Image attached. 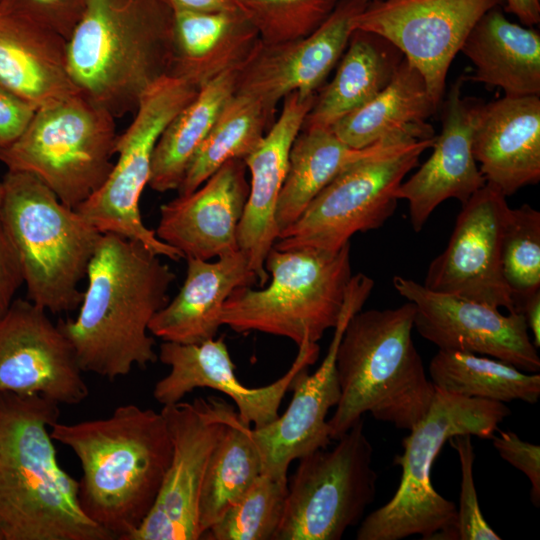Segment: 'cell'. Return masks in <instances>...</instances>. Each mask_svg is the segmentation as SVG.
Here are the masks:
<instances>
[{"instance_id": "1", "label": "cell", "mask_w": 540, "mask_h": 540, "mask_svg": "<svg viewBox=\"0 0 540 540\" xmlns=\"http://www.w3.org/2000/svg\"><path fill=\"white\" fill-rule=\"evenodd\" d=\"M75 318L57 322L83 372L113 381L158 360L149 324L176 275L139 242L102 233Z\"/></svg>"}, {"instance_id": "2", "label": "cell", "mask_w": 540, "mask_h": 540, "mask_svg": "<svg viewBox=\"0 0 540 540\" xmlns=\"http://www.w3.org/2000/svg\"><path fill=\"white\" fill-rule=\"evenodd\" d=\"M50 433L79 460L78 499L85 515L113 540H127L152 509L170 464L172 443L162 413L125 404L105 418L57 421Z\"/></svg>"}, {"instance_id": "3", "label": "cell", "mask_w": 540, "mask_h": 540, "mask_svg": "<svg viewBox=\"0 0 540 540\" xmlns=\"http://www.w3.org/2000/svg\"><path fill=\"white\" fill-rule=\"evenodd\" d=\"M60 405L0 394V534L3 540H113L89 519L78 481L59 464L50 429Z\"/></svg>"}, {"instance_id": "4", "label": "cell", "mask_w": 540, "mask_h": 540, "mask_svg": "<svg viewBox=\"0 0 540 540\" xmlns=\"http://www.w3.org/2000/svg\"><path fill=\"white\" fill-rule=\"evenodd\" d=\"M173 19L161 0H86L67 40L79 93L115 119L135 113L145 92L169 75Z\"/></svg>"}, {"instance_id": "5", "label": "cell", "mask_w": 540, "mask_h": 540, "mask_svg": "<svg viewBox=\"0 0 540 540\" xmlns=\"http://www.w3.org/2000/svg\"><path fill=\"white\" fill-rule=\"evenodd\" d=\"M414 305L360 310L348 321L336 353L340 398L327 421L331 440L363 414L405 430L428 412L435 386L413 339Z\"/></svg>"}, {"instance_id": "6", "label": "cell", "mask_w": 540, "mask_h": 540, "mask_svg": "<svg viewBox=\"0 0 540 540\" xmlns=\"http://www.w3.org/2000/svg\"><path fill=\"white\" fill-rule=\"evenodd\" d=\"M435 389L428 412L403 438V452L394 459L401 468L395 494L360 522L357 540H400L412 535L454 540L457 508L432 485L434 460L455 435L492 438L511 411L503 402Z\"/></svg>"}, {"instance_id": "7", "label": "cell", "mask_w": 540, "mask_h": 540, "mask_svg": "<svg viewBox=\"0 0 540 540\" xmlns=\"http://www.w3.org/2000/svg\"><path fill=\"white\" fill-rule=\"evenodd\" d=\"M0 220L19 255L27 299L47 312L79 307L101 234L35 175L7 171Z\"/></svg>"}, {"instance_id": "8", "label": "cell", "mask_w": 540, "mask_h": 540, "mask_svg": "<svg viewBox=\"0 0 540 540\" xmlns=\"http://www.w3.org/2000/svg\"><path fill=\"white\" fill-rule=\"evenodd\" d=\"M351 245L331 252L313 248L270 250L269 284L237 288L220 322L237 333L258 331L288 338L298 347L317 343L341 315L352 277Z\"/></svg>"}, {"instance_id": "9", "label": "cell", "mask_w": 540, "mask_h": 540, "mask_svg": "<svg viewBox=\"0 0 540 540\" xmlns=\"http://www.w3.org/2000/svg\"><path fill=\"white\" fill-rule=\"evenodd\" d=\"M118 135L115 118L78 92L36 109L22 134L0 145V162L35 175L75 209L108 178Z\"/></svg>"}, {"instance_id": "10", "label": "cell", "mask_w": 540, "mask_h": 540, "mask_svg": "<svg viewBox=\"0 0 540 540\" xmlns=\"http://www.w3.org/2000/svg\"><path fill=\"white\" fill-rule=\"evenodd\" d=\"M198 90L182 78L166 75L142 96L132 122L118 135L117 160L108 178L75 208L100 233H113L139 242L173 261L183 258L144 224L140 199L150 180L153 153L162 132Z\"/></svg>"}, {"instance_id": "11", "label": "cell", "mask_w": 540, "mask_h": 540, "mask_svg": "<svg viewBox=\"0 0 540 540\" xmlns=\"http://www.w3.org/2000/svg\"><path fill=\"white\" fill-rule=\"evenodd\" d=\"M335 441L298 459L274 540H339L362 521L377 490L363 419Z\"/></svg>"}, {"instance_id": "12", "label": "cell", "mask_w": 540, "mask_h": 540, "mask_svg": "<svg viewBox=\"0 0 540 540\" xmlns=\"http://www.w3.org/2000/svg\"><path fill=\"white\" fill-rule=\"evenodd\" d=\"M434 139L401 145L347 167L279 233L273 247L335 252L354 234L380 228L396 209V189Z\"/></svg>"}, {"instance_id": "13", "label": "cell", "mask_w": 540, "mask_h": 540, "mask_svg": "<svg viewBox=\"0 0 540 540\" xmlns=\"http://www.w3.org/2000/svg\"><path fill=\"white\" fill-rule=\"evenodd\" d=\"M172 456L155 503L127 540H200L199 501L210 458L238 415L220 396L165 405Z\"/></svg>"}, {"instance_id": "14", "label": "cell", "mask_w": 540, "mask_h": 540, "mask_svg": "<svg viewBox=\"0 0 540 540\" xmlns=\"http://www.w3.org/2000/svg\"><path fill=\"white\" fill-rule=\"evenodd\" d=\"M504 0H371L354 30L379 34L422 74L439 108L451 63L477 21Z\"/></svg>"}, {"instance_id": "15", "label": "cell", "mask_w": 540, "mask_h": 540, "mask_svg": "<svg viewBox=\"0 0 540 540\" xmlns=\"http://www.w3.org/2000/svg\"><path fill=\"white\" fill-rule=\"evenodd\" d=\"M395 290L414 305V328L440 350L486 355L538 373L540 357L521 313L502 314L489 305L436 292L403 276Z\"/></svg>"}, {"instance_id": "16", "label": "cell", "mask_w": 540, "mask_h": 540, "mask_svg": "<svg viewBox=\"0 0 540 540\" xmlns=\"http://www.w3.org/2000/svg\"><path fill=\"white\" fill-rule=\"evenodd\" d=\"M373 287V279L363 273L351 277L341 315L322 363L312 374L305 367L296 375L291 388L292 399L282 415L264 427L252 428L262 459V473L286 477L293 460L329 446L331 438L326 416L340 398L337 348L348 321L362 310Z\"/></svg>"}, {"instance_id": "17", "label": "cell", "mask_w": 540, "mask_h": 540, "mask_svg": "<svg viewBox=\"0 0 540 540\" xmlns=\"http://www.w3.org/2000/svg\"><path fill=\"white\" fill-rule=\"evenodd\" d=\"M506 196L485 184L462 205L445 250L434 258L423 285L433 291L515 311L501 266Z\"/></svg>"}, {"instance_id": "18", "label": "cell", "mask_w": 540, "mask_h": 540, "mask_svg": "<svg viewBox=\"0 0 540 540\" xmlns=\"http://www.w3.org/2000/svg\"><path fill=\"white\" fill-rule=\"evenodd\" d=\"M74 349L41 306L16 298L0 318V394L39 395L59 405L86 400Z\"/></svg>"}, {"instance_id": "19", "label": "cell", "mask_w": 540, "mask_h": 540, "mask_svg": "<svg viewBox=\"0 0 540 540\" xmlns=\"http://www.w3.org/2000/svg\"><path fill=\"white\" fill-rule=\"evenodd\" d=\"M371 0H341L328 18L307 36L284 42L261 39L236 72L235 93L259 101L274 118L288 94H316L340 61L354 21Z\"/></svg>"}, {"instance_id": "20", "label": "cell", "mask_w": 540, "mask_h": 540, "mask_svg": "<svg viewBox=\"0 0 540 540\" xmlns=\"http://www.w3.org/2000/svg\"><path fill=\"white\" fill-rule=\"evenodd\" d=\"M289 370L275 382L262 387H247L235 375V365L224 337L196 344L163 341L158 359L169 372L153 388L155 400L165 405L175 404L197 388H210L227 395L240 420L254 428L264 427L279 416L282 400L292 388L296 375L316 362L317 343H304Z\"/></svg>"}, {"instance_id": "21", "label": "cell", "mask_w": 540, "mask_h": 540, "mask_svg": "<svg viewBox=\"0 0 540 540\" xmlns=\"http://www.w3.org/2000/svg\"><path fill=\"white\" fill-rule=\"evenodd\" d=\"M247 172L244 159H231L193 192L162 204L157 237L184 259L211 260L238 251V227L249 194Z\"/></svg>"}, {"instance_id": "22", "label": "cell", "mask_w": 540, "mask_h": 540, "mask_svg": "<svg viewBox=\"0 0 540 540\" xmlns=\"http://www.w3.org/2000/svg\"><path fill=\"white\" fill-rule=\"evenodd\" d=\"M316 96L317 93L307 97L298 92L288 94L283 99L278 119L244 158L250 174L249 194L237 241L261 287L269 281L265 261L279 236L276 207L288 170L290 150Z\"/></svg>"}, {"instance_id": "23", "label": "cell", "mask_w": 540, "mask_h": 540, "mask_svg": "<svg viewBox=\"0 0 540 540\" xmlns=\"http://www.w3.org/2000/svg\"><path fill=\"white\" fill-rule=\"evenodd\" d=\"M460 77L442 101V130L435 136L430 157L395 191L408 202L415 232L421 231L433 211L447 199L463 205L485 184L472 150L475 102L462 96Z\"/></svg>"}, {"instance_id": "24", "label": "cell", "mask_w": 540, "mask_h": 540, "mask_svg": "<svg viewBox=\"0 0 540 540\" xmlns=\"http://www.w3.org/2000/svg\"><path fill=\"white\" fill-rule=\"evenodd\" d=\"M472 150L487 184L510 196L540 181V98L475 103Z\"/></svg>"}, {"instance_id": "25", "label": "cell", "mask_w": 540, "mask_h": 540, "mask_svg": "<svg viewBox=\"0 0 540 540\" xmlns=\"http://www.w3.org/2000/svg\"><path fill=\"white\" fill-rule=\"evenodd\" d=\"M186 277L176 296L152 318L149 332L162 341L196 344L215 338L222 307L234 290L258 282L238 250L215 261L187 257Z\"/></svg>"}, {"instance_id": "26", "label": "cell", "mask_w": 540, "mask_h": 540, "mask_svg": "<svg viewBox=\"0 0 540 540\" xmlns=\"http://www.w3.org/2000/svg\"><path fill=\"white\" fill-rule=\"evenodd\" d=\"M0 86L36 109L78 93L68 69L67 40L0 10Z\"/></svg>"}, {"instance_id": "27", "label": "cell", "mask_w": 540, "mask_h": 540, "mask_svg": "<svg viewBox=\"0 0 540 540\" xmlns=\"http://www.w3.org/2000/svg\"><path fill=\"white\" fill-rule=\"evenodd\" d=\"M437 109L422 74L404 57L391 82L378 95L330 129L356 149L383 141L429 140L436 135L427 120Z\"/></svg>"}, {"instance_id": "28", "label": "cell", "mask_w": 540, "mask_h": 540, "mask_svg": "<svg viewBox=\"0 0 540 540\" xmlns=\"http://www.w3.org/2000/svg\"><path fill=\"white\" fill-rule=\"evenodd\" d=\"M259 40L256 28L238 9L174 12L169 75L199 89L222 73L238 69Z\"/></svg>"}, {"instance_id": "29", "label": "cell", "mask_w": 540, "mask_h": 540, "mask_svg": "<svg viewBox=\"0 0 540 540\" xmlns=\"http://www.w3.org/2000/svg\"><path fill=\"white\" fill-rule=\"evenodd\" d=\"M460 52L475 67L464 79L500 88L504 96L540 95V34L509 21L499 6L477 21Z\"/></svg>"}, {"instance_id": "30", "label": "cell", "mask_w": 540, "mask_h": 540, "mask_svg": "<svg viewBox=\"0 0 540 540\" xmlns=\"http://www.w3.org/2000/svg\"><path fill=\"white\" fill-rule=\"evenodd\" d=\"M404 55L383 36L354 30L337 71L316 96L302 129H330L378 95L393 79Z\"/></svg>"}, {"instance_id": "31", "label": "cell", "mask_w": 540, "mask_h": 540, "mask_svg": "<svg viewBox=\"0 0 540 540\" xmlns=\"http://www.w3.org/2000/svg\"><path fill=\"white\" fill-rule=\"evenodd\" d=\"M408 143L412 142L383 141L356 149L343 143L331 129H301L292 144L287 174L278 197L279 233L293 224L317 194L347 167Z\"/></svg>"}, {"instance_id": "32", "label": "cell", "mask_w": 540, "mask_h": 540, "mask_svg": "<svg viewBox=\"0 0 540 540\" xmlns=\"http://www.w3.org/2000/svg\"><path fill=\"white\" fill-rule=\"evenodd\" d=\"M236 72L226 71L202 85L166 126L153 153L148 183L152 190L178 189L190 161L235 93Z\"/></svg>"}, {"instance_id": "33", "label": "cell", "mask_w": 540, "mask_h": 540, "mask_svg": "<svg viewBox=\"0 0 540 540\" xmlns=\"http://www.w3.org/2000/svg\"><path fill=\"white\" fill-rule=\"evenodd\" d=\"M433 385L467 398L534 404L540 397V375L498 359L473 353L438 350L429 363Z\"/></svg>"}, {"instance_id": "34", "label": "cell", "mask_w": 540, "mask_h": 540, "mask_svg": "<svg viewBox=\"0 0 540 540\" xmlns=\"http://www.w3.org/2000/svg\"><path fill=\"white\" fill-rule=\"evenodd\" d=\"M273 120L259 101L234 93L190 161L177 189L178 195L196 190L227 161L244 159L263 138Z\"/></svg>"}, {"instance_id": "35", "label": "cell", "mask_w": 540, "mask_h": 540, "mask_svg": "<svg viewBox=\"0 0 540 540\" xmlns=\"http://www.w3.org/2000/svg\"><path fill=\"white\" fill-rule=\"evenodd\" d=\"M262 473L252 428L237 415L227 426L207 467L199 501L201 538Z\"/></svg>"}, {"instance_id": "36", "label": "cell", "mask_w": 540, "mask_h": 540, "mask_svg": "<svg viewBox=\"0 0 540 540\" xmlns=\"http://www.w3.org/2000/svg\"><path fill=\"white\" fill-rule=\"evenodd\" d=\"M288 490V478L267 473L202 535L204 540H274Z\"/></svg>"}, {"instance_id": "37", "label": "cell", "mask_w": 540, "mask_h": 540, "mask_svg": "<svg viewBox=\"0 0 540 540\" xmlns=\"http://www.w3.org/2000/svg\"><path fill=\"white\" fill-rule=\"evenodd\" d=\"M501 266L517 312L525 299L540 290V212L529 204L509 208Z\"/></svg>"}, {"instance_id": "38", "label": "cell", "mask_w": 540, "mask_h": 540, "mask_svg": "<svg viewBox=\"0 0 540 540\" xmlns=\"http://www.w3.org/2000/svg\"><path fill=\"white\" fill-rule=\"evenodd\" d=\"M341 0H235L262 41L284 42L309 35Z\"/></svg>"}, {"instance_id": "39", "label": "cell", "mask_w": 540, "mask_h": 540, "mask_svg": "<svg viewBox=\"0 0 540 540\" xmlns=\"http://www.w3.org/2000/svg\"><path fill=\"white\" fill-rule=\"evenodd\" d=\"M461 467V491L454 540H500L482 515L473 478L474 449L469 434L451 437Z\"/></svg>"}, {"instance_id": "40", "label": "cell", "mask_w": 540, "mask_h": 540, "mask_svg": "<svg viewBox=\"0 0 540 540\" xmlns=\"http://www.w3.org/2000/svg\"><path fill=\"white\" fill-rule=\"evenodd\" d=\"M85 6L86 0H0V10L22 15L66 40L82 17Z\"/></svg>"}, {"instance_id": "41", "label": "cell", "mask_w": 540, "mask_h": 540, "mask_svg": "<svg viewBox=\"0 0 540 540\" xmlns=\"http://www.w3.org/2000/svg\"><path fill=\"white\" fill-rule=\"evenodd\" d=\"M500 457L523 472L531 483V501L540 505V446L524 441L512 431L491 438Z\"/></svg>"}, {"instance_id": "42", "label": "cell", "mask_w": 540, "mask_h": 540, "mask_svg": "<svg viewBox=\"0 0 540 540\" xmlns=\"http://www.w3.org/2000/svg\"><path fill=\"white\" fill-rule=\"evenodd\" d=\"M23 284L19 255L0 220V318L6 313Z\"/></svg>"}, {"instance_id": "43", "label": "cell", "mask_w": 540, "mask_h": 540, "mask_svg": "<svg viewBox=\"0 0 540 540\" xmlns=\"http://www.w3.org/2000/svg\"><path fill=\"white\" fill-rule=\"evenodd\" d=\"M36 108L0 88V145L14 141L25 130Z\"/></svg>"}, {"instance_id": "44", "label": "cell", "mask_w": 540, "mask_h": 540, "mask_svg": "<svg viewBox=\"0 0 540 540\" xmlns=\"http://www.w3.org/2000/svg\"><path fill=\"white\" fill-rule=\"evenodd\" d=\"M173 12H213L237 10L235 0H161ZM239 10V9H238Z\"/></svg>"}, {"instance_id": "45", "label": "cell", "mask_w": 540, "mask_h": 540, "mask_svg": "<svg viewBox=\"0 0 540 540\" xmlns=\"http://www.w3.org/2000/svg\"><path fill=\"white\" fill-rule=\"evenodd\" d=\"M525 319L528 330L533 335L532 342L540 347V290L529 296L517 309Z\"/></svg>"}, {"instance_id": "46", "label": "cell", "mask_w": 540, "mask_h": 540, "mask_svg": "<svg viewBox=\"0 0 540 540\" xmlns=\"http://www.w3.org/2000/svg\"><path fill=\"white\" fill-rule=\"evenodd\" d=\"M506 11L515 15L527 27L540 22V0H504Z\"/></svg>"}, {"instance_id": "47", "label": "cell", "mask_w": 540, "mask_h": 540, "mask_svg": "<svg viewBox=\"0 0 540 540\" xmlns=\"http://www.w3.org/2000/svg\"><path fill=\"white\" fill-rule=\"evenodd\" d=\"M2 195H3V185H2V181H0V208H1V203H2Z\"/></svg>"}, {"instance_id": "48", "label": "cell", "mask_w": 540, "mask_h": 540, "mask_svg": "<svg viewBox=\"0 0 540 540\" xmlns=\"http://www.w3.org/2000/svg\"><path fill=\"white\" fill-rule=\"evenodd\" d=\"M0 540H3V537H2V535H1V534H0Z\"/></svg>"}, {"instance_id": "49", "label": "cell", "mask_w": 540, "mask_h": 540, "mask_svg": "<svg viewBox=\"0 0 540 540\" xmlns=\"http://www.w3.org/2000/svg\"><path fill=\"white\" fill-rule=\"evenodd\" d=\"M0 88H2V87L0 86Z\"/></svg>"}]
</instances>
